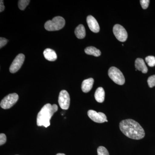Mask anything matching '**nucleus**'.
Returning a JSON list of instances; mask_svg holds the SVG:
<instances>
[{
    "instance_id": "1",
    "label": "nucleus",
    "mask_w": 155,
    "mask_h": 155,
    "mask_svg": "<svg viewBox=\"0 0 155 155\" xmlns=\"http://www.w3.org/2000/svg\"><path fill=\"white\" fill-rule=\"evenodd\" d=\"M119 128L123 134L132 139L140 140L144 137V129L133 119L122 120L119 123Z\"/></svg>"
},
{
    "instance_id": "2",
    "label": "nucleus",
    "mask_w": 155,
    "mask_h": 155,
    "mask_svg": "<svg viewBox=\"0 0 155 155\" xmlns=\"http://www.w3.org/2000/svg\"><path fill=\"white\" fill-rule=\"evenodd\" d=\"M58 110L56 104H47L43 106L39 112L37 117V124L38 126H43L47 127L51 125L50 120L54 114Z\"/></svg>"
},
{
    "instance_id": "3",
    "label": "nucleus",
    "mask_w": 155,
    "mask_h": 155,
    "mask_svg": "<svg viewBox=\"0 0 155 155\" xmlns=\"http://www.w3.org/2000/svg\"><path fill=\"white\" fill-rule=\"evenodd\" d=\"M65 25V20L63 17L58 16L54 17L51 20L45 22V28L48 31H54L62 29Z\"/></svg>"
},
{
    "instance_id": "4",
    "label": "nucleus",
    "mask_w": 155,
    "mask_h": 155,
    "mask_svg": "<svg viewBox=\"0 0 155 155\" xmlns=\"http://www.w3.org/2000/svg\"><path fill=\"white\" fill-rule=\"evenodd\" d=\"M108 75L115 83L122 85L125 82V78L123 73L118 68L111 67L108 71Z\"/></svg>"
},
{
    "instance_id": "5",
    "label": "nucleus",
    "mask_w": 155,
    "mask_h": 155,
    "mask_svg": "<svg viewBox=\"0 0 155 155\" xmlns=\"http://www.w3.org/2000/svg\"><path fill=\"white\" fill-rule=\"evenodd\" d=\"M19 99L18 94L16 93L11 94L4 97L1 101V107L3 109H9L12 107L17 103Z\"/></svg>"
},
{
    "instance_id": "6",
    "label": "nucleus",
    "mask_w": 155,
    "mask_h": 155,
    "mask_svg": "<svg viewBox=\"0 0 155 155\" xmlns=\"http://www.w3.org/2000/svg\"><path fill=\"white\" fill-rule=\"evenodd\" d=\"M70 96L68 92L66 90L61 91L58 98V103L60 107L63 110H68L70 105Z\"/></svg>"
},
{
    "instance_id": "7",
    "label": "nucleus",
    "mask_w": 155,
    "mask_h": 155,
    "mask_svg": "<svg viewBox=\"0 0 155 155\" xmlns=\"http://www.w3.org/2000/svg\"><path fill=\"white\" fill-rule=\"evenodd\" d=\"M113 32L118 40L121 42L126 41L127 38V31L125 28L119 24H116L113 28Z\"/></svg>"
},
{
    "instance_id": "8",
    "label": "nucleus",
    "mask_w": 155,
    "mask_h": 155,
    "mask_svg": "<svg viewBox=\"0 0 155 155\" xmlns=\"http://www.w3.org/2000/svg\"><path fill=\"white\" fill-rule=\"evenodd\" d=\"M88 117L94 122L97 123H102L108 122L107 116L105 114L101 112L97 113L94 110H89L87 112Z\"/></svg>"
},
{
    "instance_id": "9",
    "label": "nucleus",
    "mask_w": 155,
    "mask_h": 155,
    "mask_svg": "<svg viewBox=\"0 0 155 155\" xmlns=\"http://www.w3.org/2000/svg\"><path fill=\"white\" fill-rule=\"evenodd\" d=\"M25 57L23 54H20L16 57L10 66V72L12 73L17 72L24 63Z\"/></svg>"
},
{
    "instance_id": "10",
    "label": "nucleus",
    "mask_w": 155,
    "mask_h": 155,
    "mask_svg": "<svg viewBox=\"0 0 155 155\" xmlns=\"http://www.w3.org/2000/svg\"><path fill=\"white\" fill-rule=\"evenodd\" d=\"M87 22L90 29L94 33L100 31V26L94 17L89 15L87 17Z\"/></svg>"
},
{
    "instance_id": "11",
    "label": "nucleus",
    "mask_w": 155,
    "mask_h": 155,
    "mask_svg": "<svg viewBox=\"0 0 155 155\" xmlns=\"http://www.w3.org/2000/svg\"><path fill=\"white\" fill-rule=\"evenodd\" d=\"M94 80L93 78H89L84 80L81 84V90L84 93H87L91 90L93 87Z\"/></svg>"
},
{
    "instance_id": "12",
    "label": "nucleus",
    "mask_w": 155,
    "mask_h": 155,
    "mask_svg": "<svg viewBox=\"0 0 155 155\" xmlns=\"http://www.w3.org/2000/svg\"><path fill=\"white\" fill-rule=\"evenodd\" d=\"M135 67L136 69L141 71L142 73H147L148 72L147 67L143 59L141 58H138L136 60Z\"/></svg>"
},
{
    "instance_id": "13",
    "label": "nucleus",
    "mask_w": 155,
    "mask_h": 155,
    "mask_svg": "<svg viewBox=\"0 0 155 155\" xmlns=\"http://www.w3.org/2000/svg\"><path fill=\"white\" fill-rule=\"evenodd\" d=\"M43 54L45 58L48 61H54L58 58L55 51L50 48L46 49L44 51Z\"/></svg>"
},
{
    "instance_id": "14",
    "label": "nucleus",
    "mask_w": 155,
    "mask_h": 155,
    "mask_svg": "<svg viewBox=\"0 0 155 155\" xmlns=\"http://www.w3.org/2000/svg\"><path fill=\"white\" fill-rule=\"evenodd\" d=\"M105 91L104 88L99 87L97 88L94 94V97L98 102L102 103L104 102L105 100Z\"/></svg>"
},
{
    "instance_id": "15",
    "label": "nucleus",
    "mask_w": 155,
    "mask_h": 155,
    "mask_svg": "<svg viewBox=\"0 0 155 155\" xmlns=\"http://www.w3.org/2000/svg\"><path fill=\"white\" fill-rule=\"evenodd\" d=\"M75 34L78 38L82 39L85 37L86 35L85 29L84 26L82 24L78 25L75 28Z\"/></svg>"
},
{
    "instance_id": "16",
    "label": "nucleus",
    "mask_w": 155,
    "mask_h": 155,
    "mask_svg": "<svg viewBox=\"0 0 155 155\" xmlns=\"http://www.w3.org/2000/svg\"><path fill=\"white\" fill-rule=\"evenodd\" d=\"M84 52L87 54L91 55L95 57H99L101 55V51L94 47L90 46L86 48L84 50Z\"/></svg>"
},
{
    "instance_id": "17",
    "label": "nucleus",
    "mask_w": 155,
    "mask_h": 155,
    "mask_svg": "<svg viewBox=\"0 0 155 155\" xmlns=\"http://www.w3.org/2000/svg\"><path fill=\"white\" fill-rule=\"evenodd\" d=\"M30 2L29 0H19L18 1V7L19 9L22 11L25 10Z\"/></svg>"
},
{
    "instance_id": "18",
    "label": "nucleus",
    "mask_w": 155,
    "mask_h": 155,
    "mask_svg": "<svg viewBox=\"0 0 155 155\" xmlns=\"http://www.w3.org/2000/svg\"><path fill=\"white\" fill-rule=\"evenodd\" d=\"M146 62L150 67H153L155 66V57L149 56L145 58Z\"/></svg>"
},
{
    "instance_id": "19",
    "label": "nucleus",
    "mask_w": 155,
    "mask_h": 155,
    "mask_svg": "<svg viewBox=\"0 0 155 155\" xmlns=\"http://www.w3.org/2000/svg\"><path fill=\"white\" fill-rule=\"evenodd\" d=\"M98 155H110L108 151L105 147L100 146L97 148Z\"/></svg>"
},
{
    "instance_id": "20",
    "label": "nucleus",
    "mask_w": 155,
    "mask_h": 155,
    "mask_svg": "<svg viewBox=\"0 0 155 155\" xmlns=\"http://www.w3.org/2000/svg\"><path fill=\"white\" fill-rule=\"evenodd\" d=\"M147 83L149 86L150 88H152L155 86V75H151L148 78Z\"/></svg>"
},
{
    "instance_id": "21",
    "label": "nucleus",
    "mask_w": 155,
    "mask_h": 155,
    "mask_svg": "<svg viewBox=\"0 0 155 155\" xmlns=\"http://www.w3.org/2000/svg\"><path fill=\"white\" fill-rule=\"evenodd\" d=\"M150 2L149 0H141L140 1V3L143 9H147L149 5Z\"/></svg>"
},
{
    "instance_id": "22",
    "label": "nucleus",
    "mask_w": 155,
    "mask_h": 155,
    "mask_svg": "<svg viewBox=\"0 0 155 155\" xmlns=\"http://www.w3.org/2000/svg\"><path fill=\"white\" fill-rule=\"evenodd\" d=\"M7 138L5 134L3 133L0 134V145L2 146L5 143Z\"/></svg>"
},
{
    "instance_id": "23",
    "label": "nucleus",
    "mask_w": 155,
    "mask_h": 155,
    "mask_svg": "<svg viewBox=\"0 0 155 155\" xmlns=\"http://www.w3.org/2000/svg\"><path fill=\"white\" fill-rule=\"evenodd\" d=\"M8 42V40L7 39L1 37L0 38V48H2L3 47L5 46L7 44Z\"/></svg>"
},
{
    "instance_id": "24",
    "label": "nucleus",
    "mask_w": 155,
    "mask_h": 155,
    "mask_svg": "<svg viewBox=\"0 0 155 155\" xmlns=\"http://www.w3.org/2000/svg\"><path fill=\"white\" fill-rule=\"evenodd\" d=\"M5 9V6L4 5V1L1 0L0 2V12H2L4 11Z\"/></svg>"
},
{
    "instance_id": "25",
    "label": "nucleus",
    "mask_w": 155,
    "mask_h": 155,
    "mask_svg": "<svg viewBox=\"0 0 155 155\" xmlns=\"http://www.w3.org/2000/svg\"><path fill=\"white\" fill-rule=\"evenodd\" d=\"M56 155H66L64 153H58Z\"/></svg>"
}]
</instances>
